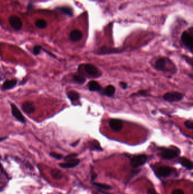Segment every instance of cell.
<instances>
[{"mask_svg":"<svg viewBox=\"0 0 193 194\" xmlns=\"http://www.w3.org/2000/svg\"><path fill=\"white\" fill-rule=\"evenodd\" d=\"M9 24L15 31H19L23 26V23L21 18L16 15H12L9 17Z\"/></svg>","mask_w":193,"mask_h":194,"instance_id":"cell-6","label":"cell"},{"mask_svg":"<svg viewBox=\"0 0 193 194\" xmlns=\"http://www.w3.org/2000/svg\"><path fill=\"white\" fill-rule=\"evenodd\" d=\"M185 125L186 126V127L189 129H193V122L191 120H187L186 122H185Z\"/></svg>","mask_w":193,"mask_h":194,"instance_id":"cell-26","label":"cell"},{"mask_svg":"<svg viewBox=\"0 0 193 194\" xmlns=\"http://www.w3.org/2000/svg\"><path fill=\"white\" fill-rule=\"evenodd\" d=\"M11 108H12V113L13 115V117L15 118L16 119L18 120L19 122L24 123L26 122V119L22 115V113L21 112V111L18 109V108L17 107L16 105L14 104H11Z\"/></svg>","mask_w":193,"mask_h":194,"instance_id":"cell-8","label":"cell"},{"mask_svg":"<svg viewBox=\"0 0 193 194\" xmlns=\"http://www.w3.org/2000/svg\"><path fill=\"white\" fill-rule=\"evenodd\" d=\"M0 81H1V79H0Z\"/></svg>","mask_w":193,"mask_h":194,"instance_id":"cell-36","label":"cell"},{"mask_svg":"<svg viewBox=\"0 0 193 194\" xmlns=\"http://www.w3.org/2000/svg\"><path fill=\"white\" fill-rule=\"evenodd\" d=\"M147 94H148V91L145 90H140V91L138 92V94L142 96H147Z\"/></svg>","mask_w":193,"mask_h":194,"instance_id":"cell-30","label":"cell"},{"mask_svg":"<svg viewBox=\"0 0 193 194\" xmlns=\"http://www.w3.org/2000/svg\"><path fill=\"white\" fill-rule=\"evenodd\" d=\"M96 177H97V175L96 174H94L92 176V181H95V179L96 178Z\"/></svg>","mask_w":193,"mask_h":194,"instance_id":"cell-33","label":"cell"},{"mask_svg":"<svg viewBox=\"0 0 193 194\" xmlns=\"http://www.w3.org/2000/svg\"><path fill=\"white\" fill-rule=\"evenodd\" d=\"M6 139H7V138H5V137H4V138H0V141H2L4 140H5Z\"/></svg>","mask_w":193,"mask_h":194,"instance_id":"cell-34","label":"cell"},{"mask_svg":"<svg viewBox=\"0 0 193 194\" xmlns=\"http://www.w3.org/2000/svg\"><path fill=\"white\" fill-rule=\"evenodd\" d=\"M79 162H80V161L79 159L74 158V159L66 160L65 162L59 164V166L63 169H70V168L76 167L79 165Z\"/></svg>","mask_w":193,"mask_h":194,"instance_id":"cell-10","label":"cell"},{"mask_svg":"<svg viewBox=\"0 0 193 194\" xmlns=\"http://www.w3.org/2000/svg\"><path fill=\"white\" fill-rule=\"evenodd\" d=\"M93 185L96 186V187H98L99 188H101V189H104V190H109V189L112 188L111 186H110L108 185H106V184H104V183H94Z\"/></svg>","mask_w":193,"mask_h":194,"instance_id":"cell-24","label":"cell"},{"mask_svg":"<svg viewBox=\"0 0 193 194\" xmlns=\"http://www.w3.org/2000/svg\"><path fill=\"white\" fill-rule=\"evenodd\" d=\"M147 194H158L153 188H149L147 190Z\"/></svg>","mask_w":193,"mask_h":194,"instance_id":"cell-31","label":"cell"},{"mask_svg":"<svg viewBox=\"0 0 193 194\" xmlns=\"http://www.w3.org/2000/svg\"><path fill=\"white\" fill-rule=\"evenodd\" d=\"M115 87H113V85H108L107 86L105 89H104V91H103V94L104 95L107 96V97H111L112 96H114V93H115Z\"/></svg>","mask_w":193,"mask_h":194,"instance_id":"cell-17","label":"cell"},{"mask_svg":"<svg viewBox=\"0 0 193 194\" xmlns=\"http://www.w3.org/2000/svg\"><path fill=\"white\" fill-rule=\"evenodd\" d=\"M89 89L91 92H98L101 89V86L98 82L95 81H91L88 84Z\"/></svg>","mask_w":193,"mask_h":194,"instance_id":"cell-16","label":"cell"},{"mask_svg":"<svg viewBox=\"0 0 193 194\" xmlns=\"http://www.w3.org/2000/svg\"><path fill=\"white\" fill-rule=\"evenodd\" d=\"M22 108L25 113H32L35 110V107L32 102H25L22 104Z\"/></svg>","mask_w":193,"mask_h":194,"instance_id":"cell-13","label":"cell"},{"mask_svg":"<svg viewBox=\"0 0 193 194\" xmlns=\"http://www.w3.org/2000/svg\"><path fill=\"white\" fill-rule=\"evenodd\" d=\"M43 48L40 45H36L33 48V54L35 55H38L40 53V51Z\"/></svg>","mask_w":193,"mask_h":194,"instance_id":"cell-25","label":"cell"},{"mask_svg":"<svg viewBox=\"0 0 193 194\" xmlns=\"http://www.w3.org/2000/svg\"><path fill=\"white\" fill-rule=\"evenodd\" d=\"M120 52H122L121 50H119V49L111 48V47H105V46L99 48L98 51H97V54H98V55H100L118 54V53H120Z\"/></svg>","mask_w":193,"mask_h":194,"instance_id":"cell-9","label":"cell"},{"mask_svg":"<svg viewBox=\"0 0 193 194\" xmlns=\"http://www.w3.org/2000/svg\"><path fill=\"white\" fill-rule=\"evenodd\" d=\"M170 60L165 57H161L156 61L155 66V68L159 71L166 72L170 71L168 68V63L170 62Z\"/></svg>","mask_w":193,"mask_h":194,"instance_id":"cell-3","label":"cell"},{"mask_svg":"<svg viewBox=\"0 0 193 194\" xmlns=\"http://www.w3.org/2000/svg\"><path fill=\"white\" fill-rule=\"evenodd\" d=\"M184 98V94L178 92H168L165 94L163 99L168 102H177L181 101Z\"/></svg>","mask_w":193,"mask_h":194,"instance_id":"cell-1","label":"cell"},{"mask_svg":"<svg viewBox=\"0 0 193 194\" xmlns=\"http://www.w3.org/2000/svg\"><path fill=\"white\" fill-rule=\"evenodd\" d=\"M18 81L15 79H13L10 80H7L4 82L3 86H2V89L3 90H7L11 89L17 85Z\"/></svg>","mask_w":193,"mask_h":194,"instance_id":"cell-15","label":"cell"},{"mask_svg":"<svg viewBox=\"0 0 193 194\" xmlns=\"http://www.w3.org/2000/svg\"><path fill=\"white\" fill-rule=\"evenodd\" d=\"M73 79V81L77 84H83L86 82V78L80 74L74 75Z\"/></svg>","mask_w":193,"mask_h":194,"instance_id":"cell-21","label":"cell"},{"mask_svg":"<svg viewBox=\"0 0 193 194\" xmlns=\"http://www.w3.org/2000/svg\"><path fill=\"white\" fill-rule=\"evenodd\" d=\"M57 9L59 10L64 14L69 16V17H72L73 15V10L70 7L63 6V7L57 8Z\"/></svg>","mask_w":193,"mask_h":194,"instance_id":"cell-19","label":"cell"},{"mask_svg":"<svg viewBox=\"0 0 193 194\" xmlns=\"http://www.w3.org/2000/svg\"><path fill=\"white\" fill-rule=\"evenodd\" d=\"M50 155L51 157H53V158H56L57 160H61V158H63V155L58 153H57L55 152H51L50 153Z\"/></svg>","mask_w":193,"mask_h":194,"instance_id":"cell-27","label":"cell"},{"mask_svg":"<svg viewBox=\"0 0 193 194\" xmlns=\"http://www.w3.org/2000/svg\"><path fill=\"white\" fill-rule=\"evenodd\" d=\"M179 152L178 151L170 148H163L161 149V155L163 158L165 160H171L175 158L178 156Z\"/></svg>","mask_w":193,"mask_h":194,"instance_id":"cell-5","label":"cell"},{"mask_svg":"<svg viewBox=\"0 0 193 194\" xmlns=\"http://www.w3.org/2000/svg\"><path fill=\"white\" fill-rule=\"evenodd\" d=\"M35 25L39 29H44L47 26V22L44 19H38L36 21Z\"/></svg>","mask_w":193,"mask_h":194,"instance_id":"cell-23","label":"cell"},{"mask_svg":"<svg viewBox=\"0 0 193 194\" xmlns=\"http://www.w3.org/2000/svg\"><path fill=\"white\" fill-rule=\"evenodd\" d=\"M119 85H120L121 87H122V88L123 89H126L128 88V84H126V82H121L119 83Z\"/></svg>","mask_w":193,"mask_h":194,"instance_id":"cell-32","label":"cell"},{"mask_svg":"<svg viewBox=\"0 0 193 194\" xmlns=\"http://www.w3.org/2000/svg\"><path fill=\"white\" fill-rule=\"evenodd\" d=\"M147 160V157L145 155H135L131 158L130 161L131 166L134 168L142 166L145 164Z\"/></svg>","mask_w":193,"mask_h":194,"instance_id":"cell-2","label":"cell"},{"mask_svg":"<svg viewBox=\"0 0 193 194\" xmlns=\"http://www.w3.org/2000/svg\"><path fill=\"white\" fill-rule=\"evenodd\" d=\"M69 37H70V39L72 42H79L82 38L83 34L80 30H73L70 34Z\"/></svg>","mask_w":193,"mask_h":194,"instance_id":"cell-12","label":"cell"},{"mask_svg":"<svg viewBox=\"0 0 193 194\" xmlns=\"http://www.w3.org/2000/svg\"><path fill=\"white\" fill-rule=\"evenodd\" d=\"M180 162L183 167L186 168L188 170H191L193 169V164L191 161L186 158H181L180 160Z\"/></svg>","mask_w":193,"mask_h":194,"instance_id":"cell-18","label":"cell"},{"mask_svg":"<svg viewBox=\"0 0 193 194\" xmlns=\"http://www.w3.org/2000/svg\"><path fill=\"white\" fill-rule=\"evenodd\" d=\"M172 194H185V192L181 189H176L173 191Z\"/></svg>","mask_w":193,"mask_h":194,"instance_id":"cell-29","label":"cell"},{"mask_svg":"<svg viewBox=\"0 0 193 194\" xmlns=\"http://www.w3.org/2000/svg\"><path fill=\"white\" fill-rule=\"evenodd\" d=\"M181 39L184 45L189 48L190 52H193V36L190 35L189 33L186 31H184L182 34Z\"/></svg>","mask_w":193,"mask_h":194,"instance_id":"cell-4","label":"cell"},{"mask_svg":"<svg viewBox=\"0 0 193 194\" xmlns=\"http://www.w3.org/2000/svg\"><path fill=\"white\" fill-rule=\"evenodd\" d=\"M84 69L87 75L92 77H98L99 75V69L96 66L91 64H86L84 66Z\"/></svg>","mask_w":193,"mask_h":194,"instance_id":"cell-7","label":"cell"},{"mask_svg":"<svg viewBox=\"0 0 193 194\" xmlns=\"http://www.w3.org/2000/svg\"><path fill=\"white\" fill-rule=\"evenodd\" d=\"M51 176L54 179L59 180L63 178V174L61 171L57 169H53L51 172Z\"/></svg>","mask_w":193,"mask_h":194,"instance_id":"cell-22","label":"cell"},{"mask_svg":"<svg viewBox=\"0 0 193 194\" xmlns=\"http://www.w3.org/2000/svg\"><path fill=\"white\" fill-rule=\"evenodd\" d=\"M172 173V169L168 166H161L158 169V174L161 177H167Z\"/></svg>","mask_w":193,"mask_h":194,"instance_id":"cell-14","label":"cell"},{"mask_svg":"<svg viewBox=\"0 0 193 194\" xmlns=\"http://www.w3.org/2000/svg\"><path fill=\"white\" fill-rule=\"evenodd\" d=\"M67 96H68V98L72 102L78 101L80 98V96H79V93L76 92H74V91H71V92H68L67 94Z\"/></svg>","mask_w":193,"mask_h":194,"instance_id":"cell-20","label":"cell"},{"mask_svg":"<svg viewBox=\"0 0 193 194\" xmlns=\"http://www.w3.org/2000/svg\"><path fill=\"white\" fill-rule=\"evenodd\" d=\"M1 165L0 164V169H1Z\"/></svg>","mask_w":193,"mask_h":194,"instance_id":"cell-35","label":"cell"},{"mask_svg":"<svg viewBox=\"0 0 193 194\" xmlns=\"http://www.w3.org/2000/svg\"><path fill=\"white\" fill-rule=\"evenodd\" d=\"M77 156V154H75V153L69 155H67V156L65 158V160L66 161V160H71V159L76 158Z\"/></svg>","mask_w":193,"mask_h":194,"instance_id":"cell-28","label":"cell"},{"mask_svg":"<svg viewBox=\"0 0 193 194\" xmlns=\"http://www.w3.org/2000/svg\"><path fill=\"white\" fill-rule=\"evenodd\" d=\"M110 128L116 132L120 131L123 127V122L118 119H112L109 121Z\"/></svg>","mask_w":193,"mask_h":194,"instance_id":"cell-11","label":"cell"}]
</instances>
